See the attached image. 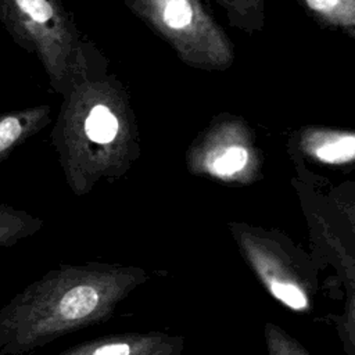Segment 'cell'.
Segmentation results:
<instances>
[{
	"label": "cell",
	"mask_w": 355,
	"mask_h": 355,
	"mask_svg": "<svg viewBox=\"0 0 355 355\" xmlns=\"http://www.w3.org/2000/svg\"><path fill=\"white\" fill-rule=\"evenodd\" d=\"M0 22L12 40L35 53L51 85L62 86L68 73L71 29L58 0H3Z\"/></svg>",
	"instance_id": "obj_1"
},
{
	"label": "cell",
	"mask_w": 355,
	"mask_h": 355,
	"mask_svg": "<svg viewBox=\"0 0 355 355\" xmlns=\"http://www.w3.org/2000/svg\"><path fill=\"white\" fill-rule=\"evenodd\" d=\"M49 119V107H33L0 114V162L40 130Z\"/></svg>",
	"instance_id": "obj_2"
},
{
	"label": "cell",
	"mask_w": 355,
	"mask_h": 355,
	"mask_svg": "<svg viewBox=\"0 0 355 355\" xmlns=\"http://www.w3.org/2000/svg\"><path fill=\"white\" fill-rule=\"evenodd\" d=\"M37 227L39 220L35 216L0 202V247L14 245L31 236Z\"/></svg>",
	"instance_id": "obj_3"
},
{
	"label": "cell",
	"mask_w": 355,
	"mask_h": 355,
	"mask_svg": "<svg viewBox=\"0 0 355 355\" xmlns=\"http://www.w3.org/2000/svg\"><path fill=\"white\" fill-rule=\"evenodd\" d=\"M159 7L164 24L173 32L184 33L198 18L190 0H161Z\"/></svg>",
	"instance_id": "obj_4"
},
{
	"label": "cell",
	"mask_w": 355,
	"mask_h": 355,
	"mask_svg": "<svg viewBox=\"0 0 355 355\" xmlns=\"http://www.w3.org/2000/svg\"><path fill=\"white\" fill-rule=\"evenodd\" d=\"M85 130L90 140L110 143L118 132V121L105 105H96L86 118Z\"/></svg>",
	"instance_id": "obj_5"
},
{
	"label": "cell",
	"mask_w": 355,
	"mask_h": 355,
	"mask_svg": "<svg viewBox=\"0 0 355 355\" xmlns=\"http://www.w3.org/2000/svg\"><path fill=\"white\" fill-rule=\"evenodd\" d=\"M355 150V139L354 136H343L336 140L327 141L316 150L319 158L327 162H340L345 159H351Z\"/></svg>",
	"instance_id": "obj_6"
},
{
	"label": "cell",
	"mask_w": 355,
	"mask_h": 355,
	"mask_svg": "<svg viewBox=\"0 0 355 355\" xmlns=\"http://www.w3.org/2000/svg\"><path fill=\"white\" fill-rule=\"evenodd\" d=\"M247 162V151L243 147H230L214 162V172L218 175H230L240 171Z\"/></svg>",
	"instance_id": "obj_7"
},
{
	"label": "cell",
	"mask_w": 355,
	"mask_h": 355,
	"mask_svg": "<svg viewBox=\"0 0 355 355\" xmlns=\"http://www.w3.org/2000/svg\"><path fill=\"white\" fill-rule=\"evenodd\" d=\"M270 290L277 300H280L293 309H304L306 306L305 294L294 284L273 282L270 283Z\"/></svg>",
	"instance_id": "obj_8"
},
{
	"label": "cell",
	"mask_w": 355,
	"mask_h": 355,
	"mask_svg": "<svg viewBox=\"0 0 355 355\" xmlns=\"http://www.w3.org/2000/svg\"><path fill=\"white\" fill-rule=\"evenodd\" d=\"M308 6L318 12L323 14H333L338 6L343 4V0H306Z\"/></svg>",
	"instance_id": "obj_9"
},
{
	"label": "cell",
	"mask_w": 355,
	"mask_h": 355,
	"mask_svg": "<svg viewBox=\"0 0 355 355\" xmlns=\"http://www.w3.org/2000/svg\"><path fill=\"white\" fill-rule=\"evenodd\" d=\"M92 355H130V347L123 343L107 344L97 348Z\"/></svg>",
	"instance_id": "obj_10"
},
{
	"label": "cell",
	"mask_w": 355,
	"mask_h": 355,
	"mask_svg": "<svg viewBox=\"0 0 355 355\" xmlns=\"http://www.w3.org/2000/svg\"><path fill=\"white\" fill-rule=\"evenodd\" d=\"M1 7H3V0H0V19H1Z\"/></svg>",
	"instance_id": "obj_11"
}]
</instances>
